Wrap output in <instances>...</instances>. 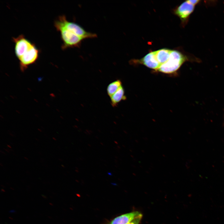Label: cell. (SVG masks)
Returning a JSON list of instances; mask_svg holds the SVG:
<instances>
[{
  "instance_id": "cell-1",
  "label": "cell",
  "mask_w": 224,
  "mask_h": 224,
  "mask_svg": "<svg viewBox=\"0 0 224 224\" xmlns=\"http://www.w3.org/2000/svg\"><path fill=\"white\" fill-rule=\"evenodd\" d=\"M54 25L60 33L63 50L79 47L84 39L96 37L95 33L87 31L80 25L68 21L64 15L59 16L55 20Z\"/></svg>"
},
{
  "instance_id": "cell-2",
  "label": "cell",
  "mask_w": 224,
  "mask_h": 224,
  "mask_svg": "<svg viewBox=\"0 0 224 224\" xmlns=\"http://www.w3.org/2000/svg\"><path fill=\"white\" fill-rule=\"evenodd\" d=\"M187 60V57L180 52L172 50L168 61L161 65L157 70L164 73H172L178 70Z\"/></svg>"
},
{
  "instance_id": "cell-3",
  "label": "cell",
  "mask_w": 224,
  "mask_h": 224,
  "mask_svg": "<svg viewBox=\"0 0 224 224\" xmlns=\"http://www.w3.org/2000/svg\"><path fill=\"white\" fill-rule=\"evenodd\" d=\"M199 0L186 1L181 4L175 10V14L180 19L183 23H186L190 15L193 12L195 6Z\"/></svg>"
},
{
  "instance_id": "cell-4",
  "label": "cell",
  "mask_w": 224,
  "mask_h": 224,
  "mask_svg": "<svg viewBox=\"0 0 224 224\" xmlns=\"http://www.w3.org/2000/svg\"><path fill=\"white\" fill-rule=\"evenodd\" d=\"M12 41L15 43V54L18 59L26 53L34 44L23 35L13 37Z\"/></svg>"
},
{
  "instance_id": "cell-5",
  "label": "cell",
  "mask_w": 224,
  "mask_h": 224,
  "mask_svg": "<svg viewBox=\"0 0 224 224\" xmlns=\"http://www.w3.org/2000/svg\"><path fill=\"white\" fill-rule=\"evenodd\" d=\"M40 50L34 44L25 54L18 59L21 70L24 71L38 59Z\"/></svg>"
},
{
  "instance_id": "cell-6",
  "label": "cell",
  "mask_w": 224,
  "mask_h": 224,
  "mask_svg": "<svg viewBox=\"0 0 224 224\" xmlns=\"http://www.w3.org/2000/svg\"><path fill=\"white\" fill-rule=\"evenodd\" d=\"M140 213L135 211L123 214L115 217L106 224H128Z\"/></svg>"
},
{
  "instance_id": "cell-7",
  "label": "cell",
  "mask_w": 224,
  "mask_h": 224,
  "mask_svg": "<svg viewBox=\"0 0 224 224\" xmlns=\"http://www.w3.org/2000/svg\"><path fill=\"white\" fill-rule=\"evenodd\" d=\"M139 61L147 67L155 70H157L161 66L156 59V51L149 53Z\"/></svg>"
},
{
  "instance_id": "cell-8",
  "label": "cell",
  "mask_w": 224,
  "mask_h": 224,
  "mask_svg": "<svg viewBox=\"0 0 224 224\" xmlns=\"http://www.w3.org/2000/svg\"><path fill=\"white\" fill-rule=\"evenodd\" d=\"M110 97L111 104L113 107L117 106L120 101L125 100L126 97L124 95V91L123 86H121Z\"/></svg>"
},
{
  "instance_id": "cell-9",
  "label": "cell",
  "mask_w": 224,
  "mask_h": 224,
  "mask_svg": "<svg viewBox=\"0 0 224 224\" xmlns=\"http://www.w3.org/2000/svg\"><path fill=\"white\" fill-rule=\"evenodd\" d=\"M172 50L163 49L156 51V59L161 65L168 61Z\"/></svg>"
},
{
  "instance_id": "cell-10",
  "label": "cell",
  "mask_w": 224,
  "mask_h": 224,
  "mask_svg": "<svg viewBox=\"0 0 224 224\" xmlns=\"http://www.w3.org/2000/svg\"><path fill=\"white\" fill-rule=\"evenodd\" d=\"M122 83L119 80H116L110 83L108 86L107 91L108 95L111 97L119 88Z\"/></svg>"
},
{
  "instance_id": "cell-11",
  "label": "cell",
  "mask_w": 224,
  "mask_h": 224,
  "mask_svg": "<svg viewBox=\"0 0 224 224\" xmlns=\"http://www.w3.org/2000/svg\"><path fill=\"white\" fill-rule=\"evenodd\" d=\"M142 217V214L140 213L137 217L128 224H138Z\"/></svg>"
},
{
  "instance_id": "cell-12",
  "label": "cell",
  "mask_w": 224,
  "mask_h": 224,
  "mask_svg": "<svg viewBox=\"0 0 224 224\" xmlns=\"http://www.w3.org/2000/svg\"><path fill=\"white\" fill-rule=\"evenodd\" d=\"M7 146L8 147H9L10 148H11V146L10 145L7 144Z\"/></svg>"
},
{
  "instance_id": "cell-13",
  "label": "cell",
  "mask_w": 224,
  "mask_h": 224,
  "mask_svg": "<svg viewBox=\"0 0 224 224\" xmlns=\"http://www.w3.org/2000/svg\"><path fill=\"white\" fill-rule=\"evenodd\" d=\"M53 139L55 141H56L57 140L54 137L53 138Z\"/></svg>"
},
{
  "instance_id": "cell-14",
  "label": "cell",
  "mask_w": 224,
  "mask_h": 224,
  "mask_svg": "<svg viewBox=\"0 0 224 224\" xmlns=\"http://www.w3.org/2000/svg\"><path fill=\"white\" fill-rule=\"evenodd\" d=\"M24 158H25V159H26V160H28V158H26V157H25Z\"/></svg>"
},
{
  "instance_id": "cell-15",
  "label": "cell",
  "mask_w": 224,
  "mask_h": 224,
  "mask_svg": "<svg viewBox=\"0 0 224 224\" xmlns=\"http://www.w3.org/2000/svg\"><path fill=\"white\" fill-rule=\"evenodd\" d=\"M5 150L6 151H7V152H9V151H8V150H7L6 149H5Z\"/></svg>"
}]
</instances>
